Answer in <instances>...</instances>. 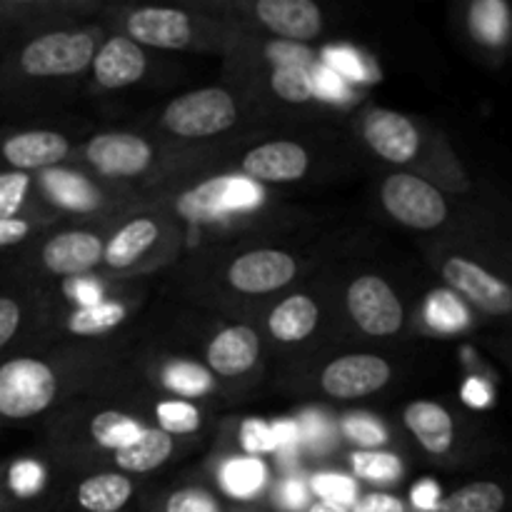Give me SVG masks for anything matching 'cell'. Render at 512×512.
I'll use <instances>...</instances> for the list:
<instances>
[{"instance_id": "cell-1", "label": "cell", "mask_w": 512, "mask_h": 512, "mask_svg": "<svg viewBox=\"0 0 512 512\" xmlns=\"http://www.w3.org/2000/svg\"><path fill=\"white\" fill-rule=\"evenodd\" d=\"M55 393L58 378L43 360L15 358L0 365V418H33L53 403Z\"/></svg>"}, {"instance_id": "cell-2", "label": "cell", "mask_w": 512, "mask_h": 512, "mask_svg": "<svg viewBox=\"0 0 512 512\" xmlns=\"http://www.w3.org/2000/svg\"><path fill=\"white\" fill-rule=\"evenodd\" d=\"M263 198V188L255 180L245 175H220L185 190L175 208L190 223H213L228 218L230 213L258 208Z\"/></svg>"}, {"instance_id": "cell-3", "label": "cell", "mask_w": 512, "mask_h": 512, "mask_svg": "<svg viewBox=\"0 0 512 512\" xmlns=\"http://www.w3.org/2000/svg\"><path fill=\"white\" fill-rule=\"evenodd\" d=\"M235 118L238 108L228 90L203 88L175 98L165 108L163 125L180 138H210L228 130Z\"/></svg>"}, {"instance_id": "cell-4", "label": "cell", "mask_w": 512, "mask_h": 512, "mask_svg": "<svg viewBox=\"0 0 512 512\" xmlns=\"http://www.w3.org/2000/svg\"><path fill=\"white\" fill-rule=\"evenodd\" d=\"M93 33H48L28 43L20 53V70L30 78H60L75 75L93 63Z\"/></svg>"}, {"instance_id": "cell-5", "label": "cell", "mask_w": 512, "mask_h": 512, "mask_svg": "<svg viewBox=\"0 0 512 512\" xmlns=\"http://www.w3.org/2000/svg\"><path fill=\"white\" fill-rule=\"evenodd\" d=\"M380 198H383L385 210L408 228L433 230L448 218V203L443 193L413 173L390 175L383 183Z\"/></svg>"}, {"instance_id": "cell-6", "label": "cell", "mask_w": 512, "mask_h": 512, "mask_svg": "<svg viewBox=\"0 0 512 512\" xmlns=\"http://www.w3.org/2000/svg\"><path fill=\"white\" fill-rule=\"evenodd\" d=\"M348 310L358 328L373 338H388L403 328V303L378 275H363L350 285Z\"/></svg>"}, {"instance_id": "cell-7", "label": "cell", "mask_w": 512, "mask_h": 512, "mask_svg": "<svg viewBox=\"0 0 512 512\" xmlns=\"http://www.w3.org/2000/svg\"><path fill=\"white\" fill-rule=\"evenodd\" d=\"M390 375L393 370H390L388 360L378 358V355H343L323 370L320 385L330 398L355 400L378 393L380 388L388 385Z\"/></svg>"}, {"instance_id": "cell-8", "label": "cell", "mask_w": 512, "mask_h": 512, "mask_svg": "<svg viewBox=\"0 0 512 512\" xmlns=\"http://www.w3.org/2000/svg\"><path fill=\"white\" fill-rule=\"evenodd\" d=\"M443 278L448 280L450 288L458 290L465 300H470L475 308L485 310V313L508 315L512 310L510 285L463 255H453L445 260Z\"/></svg>"}, {"instance_id": "cell-9", "label": "cell", "mask_w": 512, "mask_h": 512, "mask_svg": "<svg viewBox=\"0 0 512 512\" xmlns=\"http://www.w3.org/2000/svg\"><path fill=\"white\" fill-rule=\"evenodd\" d=\"M298 273L293 255L283 250H253L233 260L228 270V280L235 290L248 295L273 293L285 288Z\"/></svg>"}, {"instance_id": "cell-10", "label": "cell", "mask_w": 512, "mask_h": 512, "mask_svg": "<svg viewBox=\"0 0 512 512\" xmlns=\"http://www.w3.org/2000/svg\"><path fill=\"white\" fill-rule=\"evenodd\" d=\"M363 135L370 148L388 163H410L420 150V133L403 113L373 108L365 113Z\"/></svg>"}, {"instance_id": "cell-11", "label": "cell", "mask_w": 512, "mask_h": 512, "mask_svg": "<svg viewBox=\"0 0 512 512\" xmlns=\"http://www.w3.org/2000/svg\"><path fill=\"white\" fill-rule=\"evenodd\" d=\"M90 165L110 178H133L153 160L148 140L133 133H100L85 148Z\"/></svg>"}, {"instance_id": "cell-12", "label": "cell", "mask_w": 512, "mask_h": 512, "mask_svg": "<svg viewBox=\"0 0 512 512\" xmlns=\"http://www.w3.org/2000/svg\"><path fill=\"white\" fill-rule=\"evenodd\" d=\"M308 150L293 140L258 145L243 160L245 178L263 183H293L308 173Z\"/></svg>"}, {"instance_id": "cell-13", "label": "cell", "mask_w": 512, "mask_h": 512, "mask_svg": "<svg viewBox=\"0 0 512 512\" xmlns=\"http://www.w3.org/2000/svg\"><path fill=\"white\" fill-rule=\"evenodd\" d=\"M128 33L133 43L150 48L178 50L193 38V25L183 10L175 8H140L130 13Z\"/></svg>"}, {"instance_id": "cell-14", "label": "cell", "mask_w": 512, "mask_h": 512, "mask_svg": "<svg viewBox=\"0 0 512 512\" xmlns=\"http://www.w3.org/2000/svg\"><path fill=\"white\" fill-rule=\"evenodd\" d=\"M255 13L265 28L293 43L313 40L323 28V15L313 0H260Z\"/></svg>"}, {"instance_id": "cell-15", "label": "cell", "mask_w": 512, "mask_h": 512, "mask_svg": "<svg viewBox=\"0 0 512 512\" xmlns=\"http://www.w3.org/2000/svg\"><path fill=\"white\" fill-rule=\"evenodd\" d=\"M70 145L65 135L53 133V130H28V133H15L3 140L0 153L3 160L13 170H38L50 168L60 163L68 155Z\"/></svg>"}, {"instance_id": "cell-16", "label": "cell", "mask_w": 512, "mask_h": 512, "mask_svg": "<svg viewBox=\"0 0 512 512\" xmlns=\"http://www.w3.org/2000/svg\"><path fill=\"white\" fill-rule=\"evenodd\" d=\"M103 248V240L95 233L70 230V233H60L45 243L43 263L50 273L73 278V275L95 268L103 260Z\"/></svg>"}, {"instance_id": "cell-17", "label": "cell", "mask_w": 512, "mask_h": 512, "mask_svg": "<svg viewBox=\"0 0 512 512\" xmlns=\"http://www.w3.org/2000/svg\"><path fill=\"white\" fill-rule=\"evenodd\" d=\"M145 68H148V63H145L140 45L125 35L105 40L103 48L93 55L95 80L103 88H128L143 78Z\"/></svg>"}, {"instance_id": "cell-18", "label": "cell", "mask_w": 512, "mask_h": 512, "mask_svg": "<svg viewBox=\"0 0 512 512\" xmlns=\"http://www.w3.org/2000/svg\"><path fill=\"white\" fill-rule=\"evenodd\" d=\"M260 355V338L248 325L220 330L208 348V365L218 375L235 378L248 373Z\"/></svg>"}, {"instance_id": "cell-19", "label": "cell", "mask_w": 512, "mask_h": 512, "mask_svg": "<svg viewBox=\"0 0 512 512\" xmlns=\"http://www.w3.org/2000/svg\"><path fill=\"white\" fill-rule=\"evenodd\" d=\"M405 425L428 453L445 455L453 448V418L443 405L430 403V400H418V403L408 405L405 408Z\"/></svg>"}, {"instance_id": "cell-20", "label": "cell", "mask_w": 512, "mask_h": 512, "mask_svg": "<svg viewBox=\"0 0 512 512\" xmlns=\"http://www.w3.org/2000/svg\"><path fill=\"white\" fill-rule=\"evenodd\" d=\"M318 305L308 295H290L270 313L268 328L280 343H298L305 340L318 325Z\"/></svg>"}, {"instance_id": "cell-21", "label": "cell", "mask_w": 512, "mask_h": 512, "mask_svg": "<svg viewBox=\"0 0 512 512\" xmlns=\"http://www.w3.org/2000/svg\"><path fill=\"white\" fill-rule=\"evenodd\" d=\"M133 498V483L120 473L90 475L78 485L75 500L85 512H120Z\"/></svg>"}, {"instance_id": "cell-22", "label": "cell", "mask_w": 512, "mask_h": 512, "mask_svg": "<svg viewBox=\"0 0 512 512\" xmlns=\"http://www.w3.org/2000/svg\"><path fill=\"white\" fill-rule=\"evenodd\" d=\"M158 240V225L150 218H135L118 230L103 248V260L110 268H128L143 258Z\"/></svg>"}, {"instance_id": "cell-23", "label": "cell", "mask_w": 512, "mask_h": 512, "mask_svg": "<svg viewBox=\"0 0 512 512\" xmlns=\"http://www.w3.org/2000/svg\"><path fill=\"white\" fill-rule=\"evenodd\" d=\"M170 455H173V438L158 428H143L133 443L115 450V463L125 473H150L160 468Z\"/></svg>"}, {"instance_id": "cell-24", "label": "cell", "mask_w": 512, "mask_h": 512, "mask_svg": "<svg viewBox=\"0 0 512 512\" xmlns=\"http://www.w3.org/2000/svg\"><path fill=\"white\" fill-rule=\"evenodd\" d=\"M40 185L53 198V203H58L65 210L90 213V210L100 205V195L95 185L85 180L83 175L68 173V170H45Z\"/></svg>"}, {"instance_id": "cell-25", "label": "cell", "mask_w": 512, "mask_h": 512, "mask_svg": "<svg viewBox=\"0 0 512 512\" xmlns=\"http://www.w3.org/2000/svg\"><path fill=\"white\" fill-rule=\"evenodd\" d=\"M268 468L255 455H240L220 468V488L235 500H250L263 490Z\"/></svg>"}, {"instance_id": "cell-26", "label": "cell", "mask_w": 512, "mask_h": 512, "mask_svg": "<svg viewBox=\"0 0 512 512\" xmlns=\"http://www.w3.org/2000/svg\"><path fill=\"white\" fill-rule=\"evenodd\" d=\"M505 493L498 483L478 480L458 488L448 498H440L430 512H503Z\"/></svg>"}, {"instance_id": "cell-27", "label": "cell", "mask_w": 512, "mask_h": 512, "mask_svg": "<svg viewBox=\"0 0 512 512\" xmlns=\"http://www.w3.org/2000/svg\"><path fill=\"white\" fill-rule=\"evenodd\" d=\"M125 305L113 303V300H100V303L78 308L70 313L68 330L73 335H100L105 330L118 328L125 320Z\"/></svg>"}, {"instance_id": "cell-28", "label": "cell", "mask_w": 512, "mask_h": 512, "mask_svg": "<svg viewBox=\"0 0 512 512\" xmlns=\"http://www.w3.org/2000/svg\"><path fill=\"white\" fill-rule=\"evenodd\" d=\"M140 423L130 415L115 413V410H108V413H100L90 420V435L98 445L108 450H120L125 445L133 443L140 435Z\"/></svg>"}, {"instance_id": "cell-29", "label": "cell", "mask_w": 512, "mask_h": 512, "mask_svg": "<svg viewBox=\"0 0 512 512\" xmlns=\"http://www.w3.org/2000/svg\"><path fill=\"white\" fill-rule=\"evenodd\" d=\"M508 5L500 0H483L475 3L470 10V30L478 35L483 43L500 45L508 38Z\"/></svg>"}, {"instance_id": "cell-30", "label": "cell", "mask_w": 512, "mask_h": 512, "mask_svg": "<svg viewBox=\"0 0 512 512\" xmlns=\"http://www.w3.org/2000/svg\"><path fill=\"white\" fill-rule=\"evenodd\" d=\"M323 65L328 70H333L335 75L348 83V80H355V83H375L378 80V70L353 48H325L323 50Z\"/></svg>"}, {"instance_id": "cell-31", "label": "cell", "mask_w": 512, "mask_h": 512, "mask_svg": "<svg viewBox=\"0 0 512 512\" xmlns=\"http://www.w3.org/2000/svg\"><path fill=\"white\" fill-rule=\"evenodd\" d=\"M165 388H170L173 393L183 395V398H198V395L210 393L213 388V375L205 368L195 363H170L163 373Z\"/></svg>"}, {"instance_id": "cell-32", "label": "cell", "mask_w": 512, "mask_h": 512, "mask_svg": "<svg viewBox=\"0 0 512 512\" xmlns=\"http://www.w3.org/2000/svg\"><path fill=\"white\" fill-rule=\"evenodd\" d=\"M350 460H353L355 475L363 480H373V483H393L403 473L400 460L390 453H380V450H358Z\"/></svg>"}, {"instance_id": "cell-33", "label": "cell", "mask_w": 512, "mask_h": 512, "mask_svg": "<svg viewBox=\"0 0 512 512\" xmlns=\"http://www.w3.org/2000/svg\"><path fill=\"white\" fill-rule=\"evenodd\" d=\"M158 415V423L165 435H190L200 428V410L193 403H185V400H168V403H160L155 408Z\"/></svg>"}, {"instance_id": "cell-34", "label": "cell", "mask_w": 512, "mask_h": 512, "mask_svg": "<svg viewBox=\"0 0 512 512\" xmlns=\"http://www.w3.org/2000/svg\"><path fill=\"white\" fill-rule=\"evenodd\" d=\"M428 323L433 328L450 333V330L463 328L468 323V315H465V308L453 293H448V290H435L428 298Z\"/></svg>"}, {"instance_id": "cell-35", "label": "cell", "mask_w": 512, "mask_h": 512, "mask_svg": "<svg viewBox=\"0 0 512 512\" xmlns=\"http://www.w3.org/2000/svg\"><path fill=\"white\" fill-rule=\"evenodd\" d=\"M313 70L303 68H275L270 85H273L275 95H280L288 103H305L313 98Z\"/></svg>"}, {"instance_id": "cell-36", "label": "cell", "mask_w": 512, "mask_h": 512, "mask_svg": "<svg viewBox=\"0 0 512 512\" xmlns=\"http://www.w3.org/2000/svg\"><path fill=\"white\" fill-rule=\"evenodd\" d=\"M313 493L318 495L320 500L325 503H335V505H353L358 500V485H355L353 478L343 473H318L310 483Z\"/></svg>"}, {"instance_id": "cell-37", "label": "cell", "mask_w": 512, "mask_h": 512, "mask_svg": "<svg viewBox=\"0 0 512 512\" xmlns=\"http://www.w3.org/2000/svg\"><path fill=\"white\" fill-rule=\"evenodd\" d=\"M265 58L275 68H303L313 70L318 65L313 50L303 43H293V40H275L265 48Z\"/></svg>"}, {"instance_id": "cell-38", "label": "cell", "mask_w": 512, "mask_h": 512, "mask_svg": "<svg viewBox=\"0 0 512 512\" xmlns=\"http://www.w3.org/2000/svg\"><path fill=\"white\" fill-rule=\"evenodd\" d=\"M343 433L345 438L353 440V443H358L360 448H380V445L388 440V430L383 428V423H380L378 418H373V415H365V413H355V415H348V418L343 420Z\"/></svg>"}, {"instance_id": "cell-39", "label": "cell", "mask_w": 512, "mask_h": 512, "mask_svg": "<svg viewBox=\"0 0 512 512\" xmlns=\"http://www.w3.org/2000/svg\"><path fill=\"white\" fill-rule=\"evenodd\" d=\"M28 188H30L28 173H20V170L0 173V218L3 220L18 218L25 195H28Z\"/></svg>"}, {"instance_id": "cell-40", "label": "cell", "mask_w": 512, "mask_h": 512, "mask_svg": "<svg viewBox=\"0 0 512 512\" xmlns=\"http://www.w3.org/2000/svg\"><path fill=\"white\" fill-rule=\"evenodd\" d=\"M45 483V470L40 468L35 460H18L13 468L8 470V488L15 498L28 500L40 493Z\"/></svg>"}, {"instance_id": "cell-41", "label": "cell", "mask_w": 512, "mask_h": 512, "mask_svg": "<svg viewBox=\"0 0 512 512\" xmlns=\"http://www.w3.org/2000/svg\"><path fill=\"white\" fill-rule=\"evenodd\" d=\"M163 512H223L220 503L215 500L213 493L203 488H183L175 490L165 500Z\"/></svg>"}, {"instance_id": "cell-42", "label": "cell", "mask_w": 512, "mask_h": 512, "mask_svg": "<svg viewBox=\"0 0 512 512\" xmlns=\"http://www.w3.org/2000/svg\"><path fill=\"white\" fill-rule=\"evenodd\" d=\"M240 443H243V450L248 455H260L273 453L275 450V438H273V425H268L260 418L245 420L243 428H240Z\"/></svg>"}, {"instance_id": "cell-43", "label": "cell", "mask_w": 512, "mask_h": 512, "mask_svg": "<svg viewBox=\"0 0 512 512\" xmlns=\"http://www.w3.org/2000/svg\"><path fill=\"white\" fill-rule=\"evenodd\" d=\"M298 425V435H300V443H308L313 445L315 450H323L328 448V443L333 440V428H330L328 420L318 413H308L303 415V420Z\"/></svg>"}, {"instance_id": "cell-44", "label": "cell", "mask_w": 512, "mask_h": 512, "mask_svg": "<svg viewBox=\"0 0 512 512\" xmlns=\"http://www.w3.org/2000/svg\"><path fill=\"white\" fill-rule=\"evenodd\" d=\"M313 93L320 95L325 100H345L350 95L348 83H345L340 75H335L333 70H328L325 65H315L313 68Z\"/></svg>"}, {"instance_id": "cell-45", "label": "cell", "mask_w": 512, "mask_h": 512, "mask_svg": "<svg viewBox=\"0 0 512 512\" xmlns=\"http://www.w3.org/2000/svg\"><path fill=\"white\" fill-rule=\"evenodd\" d=\"M273 438H275V450L278 458L283 463H290L295 460V453H298L300 445V435H298V425L293 420H280V423L273 425Z\"/></svg>"}, {"instance_id": "cell-46", "label": "cell", "mask_w": 512, "mask_h": 512, "mask_svg": "<svg viewBox=\"0 0 512 512\" xmlns=\"http://www.w3.org/2000/svg\"><path fill=\"white\" fill-rule=\"evenodd\" d=\"M310 500V488L300 478H288L278 488V505L285 510H308Z\"/></svg>"}, {"instance_id": "cell-47", "label": "cell", "mask_w": 512, "mask_h": 512, "mask_svg": "<svg viewBox=\"0 0 512 512\" xmlns=\"http://www.w3.org/2000/svg\"><path fill=\"white\" fill-rule=\"evenodd\" d=\"M20 328V305L13 298L0 295V350L15 338Z\"/></svg>"}, {"instance_id": "cell-48", "label": "cell", "mask_w": 512, "mask_h": 512, "mask_svg": "<svg viewBox=\"0 0 512 512\" xmlns=\"http://www.w3.org/2000/svg\"><path fill=\"white\" fill-rule=\"evenodd\" d=\"M353 512H405V503L388 493H368L355 500Z\"/></svg>"}, {"instance_id": "cell-49", "label": "cell", "mask_w": 512, "mask_h": 512, "mask_svg": "<svg viewBox=\"0 0 512 512\" xmlns=\"http://www.w3.org/2000/svg\"><path fill=\"white\" fill-rule=\"evenodd\" d=\"M65 293L73 295V298L80 303V308H88V305H95L103 300L98 285L88 278H78V280H73V283H68L65 285Z\"/></svg>"}, {"instance_id": "cell-50", "label": "cell", "mask_w": 512, "mask_h": 512, "mask_svg": "<svg viewBox=\"0 0 512 512\" xmlns=\"http://www.w3.org/2000/svg\"><path fill=\"white\" fill-rule=\"evenodd\" d=\"M463 400L470 408H488L490 400H493V393H490L488 383L480 378L465 380L463 385Z\"/></svg>"}, {"instance_id": "cell-51", "label": "cell", "mask_w": 512, "mask_h": 512, "mask_svg": "<svg viewBox=\"0 0 512 512\" xmlns=\"http://www.w3.org/2000/svg\"><path fill=\"white\" fill-rule=\"evenodd\" d=\"M410 500H413L415 508L430 512V510L435 508V505H438V500H440V488L433 483V480L425 478V480H420V483L415 485L413 490H410Z\"/></svg>"}, {"instance_id": "cell-52", "label": "cell", "mask_w": 512, "mask_h": 512, "mask_svg": "<svg viewBox=\"0 0 512 512\" xmlns=\"http://www.w3.org/2000/svg\"><path fill=\"white\" fill-rule=\"evenodd\" d=\"M30 225L23 218H0V248H8V245H18L20 240L28 238Z\"/></svg>"}, {"instance_id": "cell-53", "label": "cell", "mask_w": 512, "mask_h": 512, "mask_svg": "<svg viewBox=\"0 0 512 512\" xmlns=\"http://www.w3.org/2000/svg\"><path fill=\"white\" fill-rule=\"evenodd\" d=\"M308 512H350V510L343 508V505H335V503H325V500H318V503L310 505Z\"/></svg>"}]
</instances>
